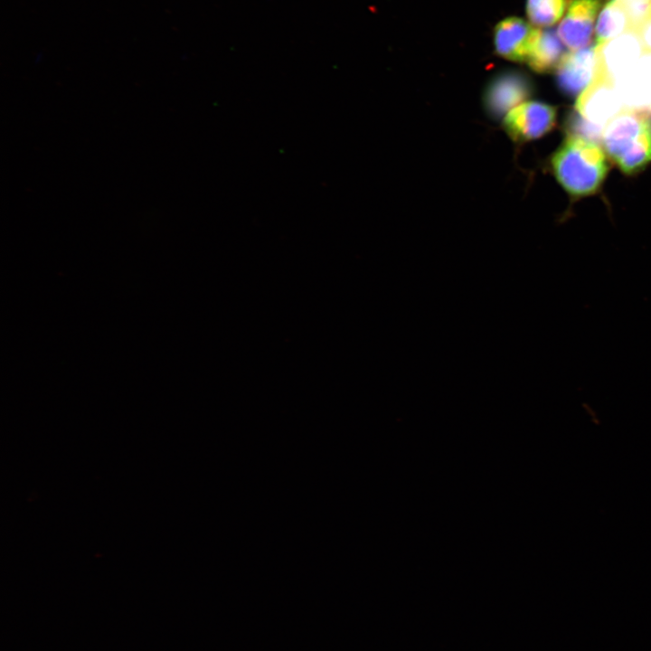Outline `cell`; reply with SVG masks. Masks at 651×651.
Masks as SVG:
<instances>
[{"instance_id": "6da1fadb", "label": "cell", "mask_w": 651, "mask_h": 651, "mask_svg": "<svg viewBox=\"0 0 651 651\" xmlns=\"http://www.w3.org/2000/svg\"><path fill=\"white\" fill-rule=\"evenodd\" d=\"M551 167L559 184L571 195L595 193L608 171V156L596 142L567 136L551 158Z\"/></svg>"}, {"instance_id": "7a4b0ae2", "label": "cell", "mask_w": 651, "mask_h": 651, "mask_svg": "<svg viewBox=\"0 0 651 651\" xmlns=\"http://www.w3.org/2000/svg\"><path fill=\"white\" fill-rule=\"evenodd\" d=\"M645 52L644 46L635 31L625 33L596 45L594 77L616 84L635 68Z\"/></svg>"}, {"instance_id": "3957f363", "label": "cell", "mask_w": 651, "mask_h": 651, "mask_svg": "<svg viewBox=\"0 0 651 651\" xmlns=\"http://www.w3.org/2000/svg\"><path fill=\"white\" fill-rule=\"evenodd\" d=\"M556 108L539 101H524L510 110L503 119L508 137L516 143L538 139L556 124Z\"/></svg>"}, {"instance_id": "277c9868", "label": "cell", "mask_w": 651, "mask_h": 651, "mask_svg": "<svg viewBox=\"0 0 651 651\" xmlns=\"http://www.w3.org/2000/svg\"><path fill=\"white\" fill-rule=\"evenodd\" d=\"M533 92L529 78L516 71H503L493 78L484 94L486 111L493 118L505 117L526 101Z\"/></svg>"}, {"instance_id": "5b68a950", "label": "cell", "mask_w": 651, "mask_h": 651, "mask_svg": "<svg viewBox=\"0 0 651 651\" xmlns=\"http://www.w3.org/2000/svg\"><path fill=\"white\" fill-rule=\"evenodd\" d=\"M627 108L615 83L593 77L578 97L577 112L587 121L603 127L611 118Z\"/></svg>"}, {"instance_id": "8992f818", "label": "cell", "mask_w": 651, "mask_h": 651, "mask_svg": "<svg viewBox=\"0 0 651 651\" xmlns=\"http://www.w3.org/2000/svg\"><path fill=\"white\" fill-rule=\"evenodd\" d=\"M649 125L650 116L640 109L627 108L611 118L603 127L601 135V143L608 157L615 162L637 142Z\"/></svg>"}, {"instance_id": "52a82bcc", "label": "cell", "mask_w": 651, "mask_h": 651, "mask_svg": "<svg viewBox=\"0 0 651 651\" xmlns=\"http://www.w3.org/2000/svg\"><path fill=\"white\" fill-rule=\"evenodd\" d=\"M603 0H571L558 26V36L571 51L590 46L594 22Z\"/></svg>"}, {"instance_id": "ba28073f", "label": "cell", "mask_w": 651, "mask_h": 651, "mask_svg": "<svg viewBox=\"0 0 651 651\" xmlns=\"http://www.w3.org/2000/svg\"><path fill=\"white\" fill-rule=\"evenodd\" d=\"M539 31L520 17L505 18L494 29L495 51L504 59L526 61Z\"/></svg>"}, {"instance_id": "9c48e42d", "label": "cell", "mask_w": 651, "mask_h": 651, "mask_svg": "<svg viewBox=\"0 0 651 651\" xmlns=\"http://www.w3.org/2000/svg\"><path fill=\"white\" fill-rule=\"evenodd\" d=\"M595 52L596 45L564 54L556 68V80L565 95H580L591 82L595 72Z\"/></svg>"}, {"instance_id": "30bf717a", "label": "cell", "mask_w": 651, "mask_h": 651, "mask_svg": "<svg viewBox=\"0 0 651 651\" xmlns=\"http://www.w3.org/2000/svg\"><path fill=\"white\" fill-rule=\"evenodd\" d=\"M564 54L562 42L557 33L551 29L540 30L526 62L538 73L549 72L557 68Z\"/></svg>"}, {"instance_id": "8fae6325", "label": "cell", "mask_w": 651, "mask_h": 651, "mask_svg": "<svg viewBox=\"0 0 651 651\" xmlns=\"http://www.w3.org/2000/svg\"><path fill=\"white\" fill-rule=\"evenodd\" d=\"M631 31H635L633 24L622 5L617 0H608L597 21L596 45Z\"/></svg>"}, {"instance_id": "7c38bea8", "label": "cell", "mask_w": 651, "mask_h": 651, "mask_svg": "<svg viewBox=\"0 0 651 651\" xmlns=\"http://www.w3.org/2000/svg\"><path fill=\"white\" fill-rule=\"evenodd\" d=\"M651 162V125L637 142L615 160L617 166L626 175L641 171Z\"/></svg>"}, {"instance_id": "4fadbf2b", "label": "cell", "mask_w": 651, "mask_h": 651, "mask_svg": "<svg viewBox=\"0 0 651 651\" xmlns=\"http://www.w3.org/2000/svg\"><path fill=\"white\" fill-rule=\"evenodd\" d=\"M569 0H527L526 14L533 25L550 27L563 15Z\"/></svg>"}, {"instance_id": "5bb4252c", "label": "cell", "mask_w": 651, "mask_h": 651, "mask_svg": "<svg viewBox=\"0 0 651 651\" xmlns=\"http://www.w3.org/2000/svg\"><path fill=\"white\" fill-rule=\"evenodd\" d=\"M646 52H651V5L635 31Z\"/></svg>"}, {"instance_id": "9a60e30c", "label": "cell", "mask_w": 651, "mask_h": 651, "mask_svg": "<svg viewBox=\"0 0 651 651\" xmlns=\"http://www.w3.org/2000/svg\"><path fill=\"white\" fill-rule=\"evenodd\" d=\"M646 110H648V111H650V112H651V103H650V105L648 106V108H647V109H646Z\"/></svg>"}, {"instance_id": "2e32d148", "label": "cell", "mask_w": 651, "mask_h": 651, "mask_svg": "<svg viewBox=\"0 0 651 651\" xmlns=\"http://www.w3.org/2000/svg\"><path fill=\"white\" fill-rule=\"evenodd\" d=\"M646 1H649V2H651V0H646Z\"/></svg>"}]
</instances>
